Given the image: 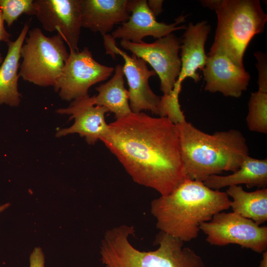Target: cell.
<instances>
[{
	"label": "cell",
	"mask_w": 267,
	"mask_h": 267,
	"mask_svg": "<svg viewBox=\"0 0 267 267\" xmlns=\"http://www.w3.org/2000/svg\"><path fill=\"white\" fill-rule=\"evenodd\" d=\"M186 174L204 181L224 171L233 172L249 155L246 138L239 130L205 133L186 120L176 124Z\"/></svg>",
	"instance_id": "3957f363"
},
{
	"label": "cell",
	"mask_w": 267,
	"mask_h": 267,
	"mask_svg": "<svg viewBox=\"0 0 267 267\" xmlns=\"http://www.w3.org/2000/svg\"><path fill=\"white\" fill-rule=\"evenodd\" d=\"M211 31L207 21H202L193 24L189 23L181 40L180 49L181 69L174 85L173 90L180 93L181 84L186 78H191L196 83L201 77L197 72L203 70L206 64L207 55L205 44Z\"/></svg>",
	"instance_id": "9a60e30c"
},
{
	"label": "cell",
	"mask_w": 267,
	"mask_h": 267,
	"mask_svg": "<svg viewBox=\"0 0 267 267\" xmlns=\"http://www.w3.org/2000/svg\"><path fill=\"white\" fill-rule=\"evenodd\" d=\"M56 112L70 115L69 120H74L71 126L56 132L57 137L78 134L91 145L100 140L108 130L105 114L109 110L104 107L95 105L92 96L89 95L72 101L69 107L57 109Z\"/></svg>",
	"instance_id": "4fadbf2b"
},
{
	"label": "cell",
	"mask_w": 267,
	"mask_h": 267,
	"mask_svg": "<svg viewBox=\"0 0 267 267\" xmlns=\"http://www.w3.org/2000/svg\"><path fill=\"white\" fill-rule=\"evenodd\" d=\"M162 0H149L147 1V5L152 13L156 17L163 11Z\"/></svg>",
	"instance_id": "d4e9b609"
},
{
	"label": "cell",
	"mask_w": 267,
	"mask_h": 267,
	"mask_svg": "<svg viewBox=\"0 0 267 267\" xmlns=\"http://www.w3.org/2000/svg\"><path fill=\"white\" fill-rule=\"evenodd\" d=\"M204 184L214 190L233 185L245 184L247 188H266L267 185V159H258L247 156L239 168L227 176L212 175L204 181Z\"/></svg>",
	"instance_id": "ac0fdd59"
},
{
	"label": "cell",
	"mask_w": 267,
	"mask_h": 267,
	"mask_svg": "<svg viewBox=\"0 0 267 267\" xmlns=\"http://www.w3.org/2000/svg\"><path fill=\"white\" fill-rule=\"evenodd\" d=\"M127 8L130 14L128 21L114 30L111 36L136 44L143 42L146 36L160 39L173 32L186 29L187 26L178 25L184 21L185 16L181 15L175 23L168 24L157 21L147 5L146 0H128Z\"/></svg>",
	"instance_id": "7c38bea8"
},
{
	"label": "cell",
	"mask_w": 267,
	"mask_h": 267,
	"mask_svg": "<svg viewBox=\"0 0 267 267\" xmlns=\"http://www.w3.org/2000/svg\"><path fill=\"white\" fill-rule=\"evenodd\" d=\"M263 258L260 261L259 267H267V251H265L263 253Z\"/></svg>",
	"instance_id": "83f0119b"
},
{
	"label": "cell",
	"mask_w": 267,
	"mask_h": 267,
	"mask_svg": "<svg viewBox=\"0 0 267 267\" xmlns=\"http://www.w3.org/2000/svg\"><path fill=\"white\" fill-rule=\"evenodd\" d=\"M128 0H79L82 27L102 36L129 19Z\"/></svg>",
	"instance_id": "2e32d148"
},
{
	"label": "cell",
	"mask_w": 267,
	"mask_h": 267,
	"mask_svg": "<svg viewBox=\"0 0 267 267\" xmlns=\"http://www.w3.org/2000/svg\"><path fill=\"white\" fill-rule=\"evenodd\" d=\"M4 21L0 8V42H3L7 43L10 41V34L6 30Z\"/></svg>",
	"instance_id": "484cf974"
},
{
	"label": "cell",
	"mask_w": 267,
	"mask_h": 267,
	"mask_svg": "<svg viewBox=\"0 0 267 267\" xmlns=\"http://www.w3.org/2000/svg\"><path fill=\"white\" fill-rule=\"evenodd\" d=\"M181 43V39L171 33L152 43L121 40L120 45L151 66L160 79L161 90L164 95H168L172 92L180 71L178 52Z\"/></svg>",
	"instance_id": "9c48e42d"
},
{
	"label": "cell",
	"mask_w": 267,
	"mask_h": 267,
	"mask_svg": "<svg viewBox=\"0 0 267 267\" xmlns=\"http://www.w3.org/2000/svg\"><path fill=\"white\" fill-rule=\"evenodd\" d=\"M19 76L40 87H54L69 56L58 34L46 36L38 27L29 30L22 44Z\"/></svg>",
	"instance_id": "8992f818"
},
{
	"label": "cell",
	"mask_w": 267,
	"mask_h": 267,
	"mask_svg": "<svg viewBox=\"0 0 267 267\" xmlns=\"http://www.w3.org/2000/svg\"><path fill=\"white\" fill-rule=\"evenodd\" d=\"M0 8L8 27L22 14H34V0H0Z\"/></svg>",
	"instance_id": "7402d4cb"
},
{
	"label": "cell",
	"mask_w": 267,
	"mask_h": 267,
	"mask_svg": "<svg viewBox=\"0 0 267 267\" xmlns=\"http://www.w3.org/2000/svg\"><path fill=\"white\" fill-rule=\"evenodd\" d=\"M205 81V90L211 93L220 92L225 96L238 98L248 87L249 73L244 67L235 64L225 55L208 54L202 70Z\"/></svg>",
	"instance_id": "5bb4252c"
},
{
	"label": "cell",
	"mask_w": 267,
	"mask_h": 267,
	"mask_svg": "<svg viewBox=\"0 0 267 267\" xmlns=\"http://www.w3.org/2000/svg\"><path fill=\"white\" fill-rule=\"evenodd\" d=\"M114 71L113 67L95 60L87 47L81 51H70L54 89L62 99L72 101L88 95L90 87L107 80Z\"/></svg>",
	"instance_id": "ba28073f"
},
{
	"label": "cell",
	"mask_w": 267,
	"mask_h": 267,
	"mask_svg": "<svg viewBox=\"0 0 267 267\" xmlns=\"http://www.w3.org/2000/svg\"><path fill=\"white\" fill-rule=\"evenodd\" d=\"M217 26L208 54L222 53L244 67L243 56L254 36L263 32L267 15L259 0H222L215 10Z\"/></svg>",
	"instance_id": "5b68a950"
},
{
	"label": "cell",
	"mask_w": 267,
	"mask_h": 267,
	"mask_svg": "<svg viewBox=\"0 0 267 267\" xmlns=\"http://www.w3.org/2000/svg\"><path fill=\"white\" fill-rule=\"evenodd\" d=\"M226 192L186 178L171 193L152 200L151 213L160 231L184 242L197 237L202 223L230 208Z\"/></svg>",
	"instance_id": "7a4b0ae2"
},
{
	"label": "cell",
	"mask_w": 267,
	"mask_h": 267,
	"mask_svg": "<svg viewBox=\"0 0 267 267\" xmlns=\"http://www.w3.org/2000/svg\"><path fill=\"white\" fill-rule=\"evenodd\" d=\"M4 58L3 57L2 54L1 53L0 51V66L2 64Z\"/></svg>",
	"instance_id": "f546056e"
},
{
	"label": "cell",
	"mask_w": 267,
	"mask_h": 267,
	"mask_svg": "<svg viewBox=\"0 0 267 267\" xmlns=\"http://www.w3.org/2000/svg\"><path fill=\"white\" fill-rule=\"evenodd\" d=\"M231 197L233 212L261 225L267 221V188L247 192L240 185L229 186L226 191Z\"/></svg>",
	"instance_id": "ffe728a7"
},
{
	"label": "cell",
	"mask_w": 267,
	"mask_h": 267,
	"mask_svg": "<svg viewBox=\"0 0 267 267\" xmlns=\"http://www.w3.org/2000/svg\"><path fill=\"white\" fill-rule=\"evenodd\" d=\"M29 27L26 23L17 38L6 43L7 53L0 66V105L16 107L20 103L21 94L18 90L20 50Z\"/></svg>",
	"instance_id": "e0dca14e"
},
{
	"label": "cell",
	"mask_w": 267,
	"mask_h": 267,
	"mask_svg": "<svg viewBox=\"0 0 267 267\" xmlns=\"http://www.w3.org/2000/svg\"><path fill=\"white\" fill-rule=\"evenodd\" d=\"M136 183L166 195L186 178L176 124L131 113L108 124L100 139Z\"/></svg>",
	"instance_id": "6da1fadb"
},
{
	"label": "cell",
	"mask_w": 267,
	"mask_h": 267,
	"mask_svg": "<svg viewBox=\"0 0 267 267\" xmlns=\"http://www.w3.org/2000/svg\"><path fill=\"white\" fill-rule=\"evenodd\" d=\"M246 122L250 131L267 133V91L258 89L251 94Z\"/></svg>",
	"instance_id": "44dd1931"
},
{
	"label": "cell",
	"mask_w": 267,
	"mask_h": 267,
	"mask_svg": "<svg viewBox=\"0 0 267 267\" xmlns=\"http://www.w3.org/2000/svg\"><path fill=\"white\" fill-rule=\"evenodd\" d=\"M10 206V204L8 203H5L2 205H0V213L3 212L6 209Z\"/></svg>",
	"instance_id": "f1b7e54d"
},
{
	"label": "cell",
	"mask_w": 267,
	"mask_h": 267,
	"mask_svg": "<svg viewBox=\"0 0 267 267\" xmlns=\"http://www.w3.org/2000/svg\"><path fill=\"white\" fill-rule=\"evenodd\" d=\"M254 55L257 60L256 66L259 73L258 79L259 89L267 91V64L266 54L261 51H257L254 53Z\"/></svg>",
	"instance_id": "603a6c76"
},
{
	"label": "cell",
	"mask_w": 267,
	"mask_h": 267,
	"mask_svg": "<svg viewBox=\"0 0 267 267\" xmlns=\"http://www.w3.org/2000/svg\"><path fill=\"white\" fill-rule=\"evenodd\" d=\"M34 14L46 31H56L69 47L79 50L82 27L79 0H34Z\"/></svg>",
	"instance_id": "8fae6325"
},
{
	"label": "cell",
	"mask_w": 267,
	"mask_h": 267,
	"mask_svg": "<svg viewBox=\"0 0 267 267\" xmlns=\"http://www.w3.org/2000/svg\"><path fill=\"white\" fill-rule=\"evenodd\" d=\"M113 77L96 88L97 95L92 96L95 105L106 108L114 114L116 119L132 113L129 104V92L125 87L123 66L117 64Z\"/></svg>",
	"instance_id": "d6986e66"
},
{
	"label": "cell",
	"mask_w": 267,
	"mask_h": 267,
	"mask_svg": "<svg viewBox=\"0 0 267 267\" xmlns=\"http://www.w3.org/2000/svg\"><path fill=\"white\" fill-rule=\"evenodd\" d=\"M222 0H203L201 3L204 7L215 10L220 5Z\"/></svg>",
	"instance_id": "4316f807"
},
{
	"label": "cell",
	"mask_w": 267,
	"mask_h": 267,
	"mask_svg": "<svg viewBox=\"0 0 267 267\" xmlns=\"http://www.w3.org/2000/svg\"><path fill=\"white\" fill-rule=\"evenodd\" d=\"M106 54L113 58L116 54L121 56L124 60L123 70L129 86V104L133 113L149 110L159 116L161 96L156 94L149 85V79L156 74L148 69L146 62L134 54L129 55L119 48L115 39L111 35L103 36Z\"/></svg>",
	"instance_id": "30bf717a"
},
{
	"label": "cell",
	"mask_w": 267,
	"mask_h": 267,
	"mask_svg": "<svg viewBox=\"0 0 267 267\" xmlns=\"http://www.w3.org/2000/svg\"><path fill=\"white\" fill-rule=\"evenodd\" d=\"M133 226L121 225L107 230L101 242L100 255L105 267H207L202 258L184 242L160 231L154 251H141L129 241Z\"/></svg>",
	"instance_id": "277c9868"
},
{
	"label": "cell",
	"mask_w": 267,
	"mask_h": 267,
	"mask_svg": "<svg viewBox=\"0 0 267 267\" xmlns=\"http://www.w3.org/2000/svg\"><path fill=\"white\" fill-rule=\"evenodd\" d=\"M200 230L211 245L233 244L261 254L267 250V226H261L234 212H221L209 222L202 223Z\"/></svg>",
	"instance_id": "52a82bcc"
},
{
	"label": "cell",
	"mask_w": 267,
	"mask_h": 267,
	"mask_svg": "<svg viewBox=\"0 0 267 267\" xmlns=\"http://www.w3.org/2000/svg\"><path fill=\"white\" fill-rule=\"evenodd\" d=\"M44 255L40 247H36L30 256V267H44Z\"/></svg>",
	"instance_id": "cb8c5ba5"
}]
</instances>
